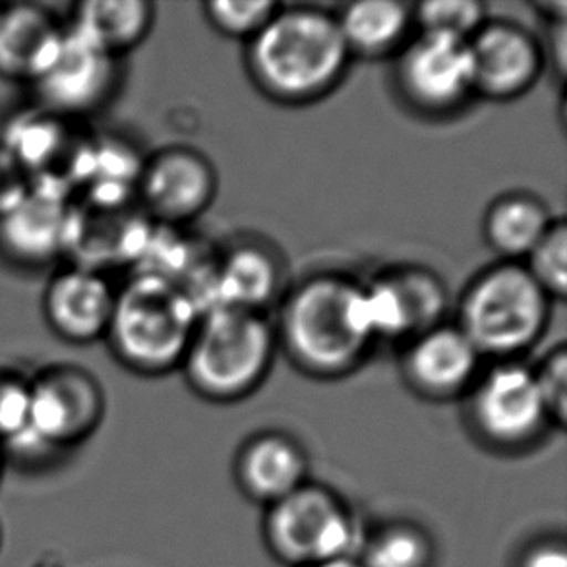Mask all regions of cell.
Masks as SVG:
<instances>
[{
  "label": "cell",
  "mask_w": 567,
  "mask_h": 567,
  "mask_svg": "<svg viewBox=\"0 0 567 567\" xmlns=\"http://www.w3.org/2000/svg\"><path fill=\"white\" fill-rule=\"evenodd\" d=\"M310 567H362L357 558H339V560L322 561Z\"/></svg>",
  "instance_id": "33"
},
{
  "label": "cell",
  "mask_w": 567,
  "mask_h": 567,
  "mask_svg": "<svg viewBox=\"0 0 567 567\" xmlns=\"http://www.w3.org/2000/svg\"><path fill=\"white\" fill-rule=\"evenodd\" d=\"M488 20V12L478 0H426L413 4L416 33L465 41L475 35Z\"/></svg>",
  "instance_id": "25"
},
{
  "label": "cell",
  "mask_w": 567,
  "mask_h": 567,
  "mask_svg": "<svg viewBox=\"0 0 567 567\" xmlns=\"http://www.w3.org/2000/svg\"><path fill=\"white\" fill-rule=\"evenodd\" d=\"M553 305L522 261L499 260L463 289L455 323L483 359L522 361L545 338Z\"/></svg>",
  "instance_id": "5"
},
{
  "label": "cell",
  "mask_w": 567,
  "mask_h": 567,
  "mask_svg": "<svg viewBox=\"0 0 567 567\" xmlns=\"http://www.w3.org/2000/svg\"><path fill=\"white\" fill-rule=\"evenodd\" d=\"M274 330L287 359L316 380L353 374L377 346L364 287L336 271H320L292 285L279 305Z\"/></svg>",
  "instance_id": "1"
},
{
  "label": "cell",
  "mask_w": 567,
  "mask_h": 567,
  "mask_svg": "<svg viewBox=\"0 0 567 567\" xmlns=\"http://www.w3.org/2000/svg\"><path fill=\"white\" fill-rule=\"evenodd\" d=\"M61 181H33L30 192L0 215V250L23 268H41L69 246L70 204Z\"/></svg>",
  "instance_id": "15"
},
{
  "label": "cell",
  "mask_w": 567,
  "mask_h": 567,
  "mask_svg": "<svg viewBox=\"0 0 567 567\" xmlns=\"http://www.w3.org/2000/svg\"><path fill=\"white\" fill-rule=\"evenodd\" d=\"M155 4L147 0H85L74 7L70 30L121 59L152 33Z\"/></svg>",
  "instance_id": "21"
},
{
  "label": "cell",
  "mask_w": 567,
  "mask_h": 567,
  "mask_svg": "<svg viewBox=\"0 0 567 567\" xmlns=\"http://www.w3.org/2000/svg\"><path fill=\"white\" fill-rule=\"evenodd\" d=\"M357 560L362 567H430L434 553L424 530L411 523H393L364 543Z\"/></svg>",
  "instance_id": "24"
},
{
  "label": "cell",
  "mask_w": 567,
  "mask_h": 567,
  "mask_svg": "<svg viewBox=\"0 0 567 567\" xmlns=\"http://www.w3.org/2000/svg\"><path fill=\"white\" fill-rule=\"evenodd\" d=\"M399 100L424 118H447L476 100L468 43L416 33L393 56Z\"/></svg>",
  "instance_id": "9"
},
{
  "label": "cell",
  "mask_w": 567,
  "mask_h": 567,
  "mask_svg": "<svg viewBox=\"0 0 567 567\" xmlns=\"http://www.w3.org/2000/svg\"><path fill=\"white\" fill-rule=\"evenodd\" d=\"M284 289V266L274 248L256 240L230 246L212 266L202 312L212 307L266 312Z\"/></svg>",
  "instance_id": "17"
},
{
  "label": "cell",
  "mask_w": 567,
  "mask_h": 567,
  "mask_svg": "<svg viewBox=\"0 0 567 567\" xmlns=\"http://www.w3.org/2000/svg\"><path fill=\"white\" fill-rule=\"evenodd\" d=\"M196 300L183 285L154 274H136L116 289L107 339L116 361L140 377H165L181 369L198 323Z\"/></svg>",
  "instance_id": "3"
},
{
  "label": "cell",
  "mask_w": 567,
  "mask_h": 567,
  "mask_svg": "<svg viewBox=\"0 0 567 567\" xmlns=\"http://www.w3.org/2000/svg\"><path fill=\"white\" fill-rule=\"evenodd\" d=\"M105 393L87 370L56 364L30 380V421L22 436L2 445L4 461L43 465L76 450L100 429Z\"/></svg>",
  "instance_id": "6"
},
{
  "label": "cell",
  "mask_w": 567,
  "mask_h": 567,
  "mask_svg": "<svg viewBox=\"0 0 567 567\" xmlns=\"http://www.w3.org/2000/svg\"><path fill=\"white\" fill-rule=\"evenodd\" d=\"M277 349L276 330L266 312L212 307L199 315L178 370L199 398L235 403L260 390Z\"/></svg>",
  "instance_id": "4"
},
{
  "label": "cell",
  "mask_w": 567,
  "mask_h": 567,
  "mask_svg": "<svg viewBox=\"0 0 567 567\" xmlns=\"http://www.w3.org/2000/svg\"><path fill=\"white\" fill-rule=\"evenodd\" d=\"M535 370L538 390L545 399L550 421L558 426L566 424L567 414V349L564 343L554 347Z\"/></svg>",
  "instance_id": "29"
},
{
  "label": "cell",
  "mask_w": 567,
  "mask_h": 567,
  "mask_svg": "<svg viewBox=\"0 0 567 567\" xmlns=\"http://www.w3.org/2000/svg\"><path fill=\"white\" fill-rule=\"evenodd\" d=\"M522 264L550 299H566L567 225L564 217L554 219L545 237L538 240Z\"/></svg>",
  "instance_id": "26"
},
{
  "label": "cell",
  "mask_w": 567,
  "mask_h": 567,
  "mask_svg": "<svg viewBox=\"0 0 567 567\" xmlns=\"http://www.w3.org/2000/svg\"><path fill=\"white\" fill-rule=\"evenodd\" d=\"M64 33L51 10L33 2L0 4V78L31 84Z\"/></svg>",
  "instance_id": "18"
},
{
  "label": "cell",
  "mask_w": 567,
  "mask_h": 567,
  "mask_svg": "<svg viewBox=\"0 0 567 567\" xmlns=\"http://www.w3.org/2000/svg\"><path fill=\"white\" fill-rule=\"evenodd\" d=\"M465 399L471 429L494 450H525L553 426L535 370L527 362H492Z\"/></svg>",
  "instance_id": "8"
},
{
  "label": "cell",
  "mask_w": 567,
  "mask_h": 567,
  "mask_svg": "<svg viewBox=\"0 0 567 567\" xmlns=\"http://www.w3.org/2000/svg\"><path fill=\"white\" fill-rule=\"evenodd\" d=\"M483 354L457 323H437L409 339L401 354L406 385L424 399L465 398L483 372Z\"/></svg>",
  "instance_id": "14"
},
{
  "label": "cell",
  "mask_w": 567,
  "mask_h": 567,
  "mask_svg": "<svg viewBox=\"0 0 567 567\" xmlns=\"http://www.w3.org/2000/svg\"><path fill=\"white\" fill-rule=\"evenodd\" d=\"M0 548H2V527H0Z\"/></svg>",
  "instance_id": "35"
},
{
  "label": "cell",
  "mask_w": 567,
  "mask_h": 567,
  "mask_svg": "<svg viewBox=\"0 0 567 567\" xmlns=\"http://www.w3.org/2000/svg\"><path fill=\"white\" fill-rule=\"evenodd\" d=\"M237 476L250 498L271 506L307 484V453L289 434L260 432L240 447Z\"/></svg>",
  "instance_id": "19"
},
{
  "label": "cell",
  "mask_w": 567,
  "mask_h": 567,
  "mask_svg": "<svg viewBox=\"0 0 567 567\" xmlns=\"http://www.w3.org/2000/svg\"><path fill=\"white\" fill-rule=\"evenodd\" d=\"M266 538L279 560L310 567L354 558L361 535L353 514L333 492L307 483L268 506Z\"/></svg>",
  "instance_id": "7"
},
{
  "label": "cell",
  "mask_w": 567,
  "mask_h": 567,
  "mask_svg": "<svg viewBox=\"0 0 567 567\" xmlns=\"http://www.w3.org/2000/svg\"><path fill=\"white\" fill-rule=\"evenodd\" d=\"M281 8L274 0H209L204 16L212 30L227 39L248 43Z\"/></svg>",
  "instance_id": "27"
},
{
  "label": "cell",
  "mask_w": 567,
  "mask_h": 567,
  "mask_svg": "<svg viewBox=\"0 0 567 567\" xmlns=\"http://www.w3.org/2000/svg\"><path fill=\"white\" fill-rule=\"evenodd\" d=\"M476 97L514 101L529 93L546 69L543 41L514 20H486L468 39Z\"/></svg>",
  "instance_id": "12"
},
{
  "label": "cell",
  "mask_w": 567,
  "mask_h": 567,
  "mask_svg": "<svg viewBox=\"0 0 567 567\" xmlns=\"http://www.w3.org/2000/svg\"><path fill=\"white\" fill-rule=\"evenodd\" d=\"M546 64L550 62L560 80L566 76L567 62V20L548 23V39L543 41Z\"/></svg>",
  "instance_id": "31"
},
{
  "label": "cell",
  "mask_w": 567,
  "mask_h": 567,
  "mask_svg": "<svg viewBox=\"0 0 567 567\" xmlns=\"http://www.w3.org/2000/svg\"><path fill=\"white\" fill-rule=\"evenodd\" d=\"M219 177L214 163L194 147L173 146L152 155L140 173V202L163 225H185L214 204Z\"/></svg>",
  "instance_id": "13"
},
{
  "label": "cell",
  "mask_w": 567,
  "mask_h": 567,
  "mask_svg": "<svg viewBox=\"0 0 567 567\" xmlns=\"http://www.w3.org/2000/svg\"><path fill=\"white\" fill-rule=\"evenodd\" d=\"M4 465H7V461H4V455H2V447H0V481H2V473H4Z\"/></svg>",
  "instance_id": "34"
},
{
  "label": "cell",
  "mask_w": 567,
  "mask_h": 567,
  "mask_svg": "<svg viewBox=\"0 0 567 567\" xmlns=\"http://www.w3.org/2000/svg\"><path fill=\"white\" fill-rule=\"evenodd\" d=\"M118 80L121 59L64 25L53 56L31 85L41 109L69 121L105 107L116 93Z\"/></svg>",
  "instance_id": "10"
},
{
  "label": "cell",
  "mask_w": 567,
  "mask_h": 567,
  "mask_svg": "<svg viewBox=\"0 0 567 567\" xmlns=\"http://www.w3.org/2000/svg\"><path fill=\"white\" fill-rule=\"evenodd\" d=\"M333 14L353 59H393L413 38V4L409 2L354 0Z\"/></svg>",
  "instance_id": "20"
},
{
  "label": "cell",
  "mask_w": 567,
  "mask_h": 567,
  "mask_svg": "<svg viewBox=\"0 0 567 567\" xmlns=\"http://www.w3.org/2000/svg\"><path fill=\"white\" fill-rule=\"evenodd\" d=\"M252 84L281 105H310L346 80L353 54L336 14L320 7H284L256 33L245 51Z\"/></svg>",
  "instance_id": "2"
},
{
  "label": "cell",
  "mask_w": 567,
  "mask_h": 567,
  "mask_svg": "<svg viewBox=\"0 0 567 567\" xmlns=\"http://www.w3.org/2000/svg\"><path fill=\"white\" fill-rule=\"evenodd\" d=\"M364 287V302L374 341L403 343L444 322L447 289L442 277L422 266L382 271Z\"/></svg>",
  "instance_id": "11"
},
{
  "label": "cell",
  "mask_w": 567,
  "mask_h": 567,
  "mask_svg": "<svg viewBox=\"0 0 567 567\" xmlns=\"http://www.w3.org/2000/svg\"><path fill=\"white\" fill-rule=\"evenodd\" d=\"M30 421V380L0 370V447L22 436Z\"/></svg>",
  "instance_id": "28"
},
{
  "label": "cell",
  "mask_w": 567,
  "mask_h": 567,
  "mask_svg": "<svg viewBox=\"0 0 567 567\" xmlns=\"http://www.w3.org/2000/svg\"><path fill=\"white\" fill-rule=\"evenodd\" d=\"M519 567H567L566 546L561 540H545L523 554Z\"/></svg>",
  "instance_id": "32"
},
{
  "label": "cell",
  "mask_w": 567,
  "mask_h": 567,
  "mask_svg": "<svg viewBox=\"0 0 567 567\" xmlns=\"http://www.w3.org/2000/svg\"><path fill=\"white\" fill-rule=\"evenodd\" d=\"M41 109V107H39ZM62 116L41 109L35 115L20 116L0 146L14 157L31 181L45 178L47 167L59 155H66L69 132Z\"/></svg>",
  "instance_id": "23"
},
{
  "label": "cell",
  "mask_w": 567,
  "mask_h": 567,
  "mask_svg": "<svg viewBox=\"0 0 567 567\" xmlns=\"http://www.w3.org/2000/svg\"><path fill=\"white\" fill-rule=\"evenodd\" d=\"M31 185L30 175L0 146V215L16 206L30 192Z\"/></svg>",
  "instance_id": "30"
},
{
  "label": "cell",
  "mask_w": 567,
  "mask_h": 567,
  "mask_svg": "<svg viewBox=\"0 0 567 567\" xmlns=\"http://www.w3.org/2000/svg\"><path fill=\"white\" fill-rule=\"evenodd\" d=\"M115 299V287L101 271L72 264L47 285L43 312L59 338L90 346L107 336Z\"/></svg>",
  "instance_id": "16"
},
{
  "label": "cell",
  "mask_w": 567,
  "mask_h": 567,
  "mask_svg": "<svg viewBox=\"0 0 567 567\" xmlns=\"http://www.w3.org/2000/svg\"><path fill=\"white\" fill-rule=\"evenodd\" d=\"M554 219L545 199L530 192H507L486 207L484 240L499 260L523 261L545 237Z\"/></svg>",
  "instance_id": "22"
}]
</instances>
